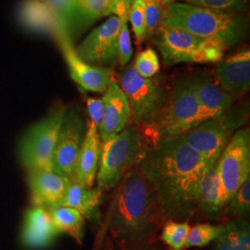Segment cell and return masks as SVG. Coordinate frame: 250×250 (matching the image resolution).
<instances>
[{"mask_svg": "<svg viewBox=\"0 0 250 250\" xmlns=\"http://www.w3.org/2000/svg\"><path fill=\"white\" fill-rule=\"evenodd\" d=\"M224 208H226L225 214L232 218L247 220L250 217V178L242 185Z\"/></svg>", "mask_w": 250, "mask_h": 250, "instance_id": "cell-29", "label": "cell"}, {"mask_svg": "<svg viewBox=\"0 0 250 250\" xmlns=\"http://www.w3.org/2000/svg\"><path fill=\"white\" fill-rule=\"evenodd\" d=\"M102 193L99 188L85 187L72 179L61 205L78 210L84 219L91 222H98L100 220Z\"/></svg>", "mask_w": 250, "mask_h": 250, "instance_id": "cell-22", "label": "cell"}, {"mask_svg": "<svg viewBox=\"0 0 250 250\" xmlns=\"http://www.w3.org/2000/svg\"><path fill=\"white\" fill-rule=\"evenodd\" d=\"M152 38L167 66L178 63L219 62L226 50L218 41L171 27H159Z\"/></svg>", "mask_w": 250, "mask_h": 250, "instance_id": "cell-8", "label": "cell"}, {"mask_svg": "<svg viewBox=\"0 0 250 250\" xmlns=\"http://www.w3.org/2000/svg\"><path fill=\"white\" fill-rule=\"evenodd\" d=\"M224 224H197L190 228L186 242V249L188 248H202L214 241L223 232Z\"/></svg>", "mask_w": 250, "mask_h": 250, "instance_id": "cell-28", "label": "cell"}, {"mask_svg": "<svg viewBox=\"0 0 250 250\" xmlns=\"http://www.w3.org/2000/svg\"><path fill=\"white\" fill-rule=\"evenodd\" d=\"M118 83L130 105L131 124L146 132L148 131L161 115L168 99L169 90L158 76H141L133 64L125 66Z\"/></svg>", "mask_w": 250, "mask_h": 250, "instance_id": "cell-7", "label": "cell"}, {"mask_svg": "<svg viewBox=\"0 0 250 250\" xmlns=\"http://www.w3.org/2000/svg\"><path fill=\"white\" fill-rule=\"evenodd\" d=\"M103 101V118L99 127L101 142L119 134L132 123L129 102L118 82L112 81L101 98Z\"/></svg>", "mask_w": 250, "mask_h": 250, "instance_id": "cell-15", "label": "cell"}, {"mask_svg": "<svg viewBox=\"0 0 250 250\" xmlns=\"http://www.w3.org/2000/svg\"><path fill=\"white\" fill-rule=\"evenodd\" d=\"M120 20L116 15L109 16L106 21L94 29L75 48L76 53L85 62L107 67L118 62Z\"/></svg>", "mask_w": 250, "mask_h": 250, "instance_id": "cell-13", "label": "cell"}, {"mask_svg": "<svg viewBox=\"0 0 250 250\" xmlns=\"http://www.w3.org/2000/svg\"><path fill=\"white\" fill-rule=\"evenodd\" d=\"M191 226L188 222L168 220L162 226L161 238L171 250L186 249V242Z\"/></svg>", "mask_w": 250, "mask_h": 250, "instance_id": "cell-27", "label": "cell"}, {"mask_svg": "<svg viewBox=\"0 0 250 250\" xmlns=\"http://www.w3.org/2000/svg\"><path fill=\"white\" fill-rule=\"evenodd\" d=\"M250 119L248 104L235 105L218 116L198 124L180 138L208 162L218 161L236 131Z\"/></svg>", "mask_w": 250, "mask_h": 250, "instance_id": "cell-6", "label": "cell"}, {"mask_svg": "<svg viewBox=\"0 0 250 250\" xmlns=\"http://www.w3.org/2000/svg\"><path fill=\"white\" fill-rule=\"evenodd\" d=\"M85 103L87 107V112L89 115V122L93 123L99 128L103 118V111H104L102 99L85 97Z\"/></svg>", "mask_w": 250, "mask_h": 250, "instance_id": "cell-35", "label": "cell"}, {"mask_svg": "<svg viewBox=\"0 0 250 250\" xmlns=\"http://www.w3.org/2000/svg\"><path fill=\"white\" fill-rule=\"evenodd\" d=\"M128 20L131 22L137 43H143L145 34L144 0H134L128 13Z\"/></svg>", "mask_w": 250, "mask_h": 250, "instance_id": "cell-34", "label": "cell"}, {"mask_svg": "<svg viewBox=\"0 0 250 250\" xmlns=\"http://www.w3.org/2000/svg\"><path fill=\"white\" fill-rule=\"evenodd\" d=\"M119 20H120V29H119L118 62L121 64V66H126L133 56L131 36H130V32L128 28V15L120 16Z\"/></svg>", "mask_w": 250, "mask_h": 250, "instance_id": "cell-33", "label": "cell"}, {"mask_svg": "<svg viewBox=\"0 0 250 250\" xmlns=\"http://www.w3.org/2000/svg\"><path fill=\"white\" fill-rule=\"evenodd\" d=\"M218 171L224 192V207L250 178V129L242 127L232 135L218 160Z\"/></svg>", "mask_w": 250, "mask_h": 250, "instance_id": "cell-10", "label": "cell"}, {"mask_svg": "<svg viewBox=\"0 0 250 250\" xmlns=\"http://www.w3.org/2000/svg\"><path fill=\"white\" fill-rule=\"evenodd\" d=\"M198 124L199 106L192 77L185 76L174 83L159 119L146 133L154 146L180 137Z\"/></svg>", "mask_w": 250, "mask_h": 250, "instance_id": "cell-5", "label": "cell"}, {"mask_svg": "<svg viewBox=\"0 0 250 250\" xmlns=\"http://www.w3.org/2000/svg\"><path fill=\"white\" fill-rule=\"evenodd\" d=\"M128 250H155V249L152 247L151 245H150V242H149V243H146V244H143V245L133 247V248H131V249H129Z\"/></svg>", "mask_w": 250, "mask_h": 250, "instance_id": "cell-37", "label": "cell"}, {"mask_svg": "<svg viewBox=\"0 0 250 250\" xmlns=\"http://www.w3.org/2000/svg\"><path fill=\"white\" fill-rule=\"evenodd\" d=\"M160 26L181 29L194 36L212 39L227 50L247 37L250 21L245 13L175 2L163 8Z\"/></svg>", "mask_w": 250, "mask_h": 250, "instance_id": "cell-3", "label": "cell"}, {"mask_svg": "<svg viewBox=\"0 0 250 250\" xmlns=\"http://www.w3.org/2000/svg\"><path fill=\"white\" fill-rule=\"evenodd\" d=\"M133 65L135 71L145 78L156 76L161 69L159 57L150 47L138 54Z\"/></svg>", "mask_w": 250, "mask_h": 250, "instance_id": "cell-30", "label": "cell"}, {"mask_svg": "<svg viewBox=\"0 0 250 250\" xmlns=\"http://www.w3.org/2000/svg\"><path fill=\"white\" fill-rule=\"evenodd\" d=\"M116 1L119 7V12H120L118 17L123 15H128L129 9L134 0H116Z\"/></svg>", "mask_w": 250, "mask_h": 250, "instance_id": "cell-36", "label": "cell"}, {"mask_svg": "<svg viewBox=\"0 0 250 250\" xmlns=\"http://www.w3.org/2000/svg\"><path fill=\"white\" fill-rule=\"evenodd\" d=\"M209 163L180 137L152 146L139 168L155 189L166 221L195 212L197 182Z\"/></svg>", "mask_w": 250, "mask_h": 250, "instance_id": "cell-1", "label": "cell"}, {"mask_svg": "<svg viewBox=\"0 0 250 250\" xmlns=\"http://www.w3.org/2000/svg\"><path fill=\"white\" fill-rule=\"evenodd\" d=\"M144 1H153V2H161V0H144Z\"/></svg>", "mask_w": 250, "mask_h": 250, "instance_id": "cell-39", "label": "cell"}, {"mask_svg": "<svg viewBox=\"0 0 250 250\" xmlns=\"http://www.w3.org/2000/svg\"><path fill=\"white\" fill-rule=\"evenodd\" d=\"M213 242V250H250V223L246 219L232 218Z\"/></svg>", "mask_w": 250, "mask_h": 250, "instance_id": "cell-23", "label": "cell"}, {"mask_svg": "<svg viewBox=\"0 0 250 250\" xmlns=\"http://www.w3.org/2000/svg\"><path fill=\"white\" fill-rule=\"evenodd\" d=\"M70 180L52 170L29 171L28 185L34 206L49 208L61 205Z\"/></svg>", "mask_w": 250, "mask_h": 250, "instance_id": "cell-17", "label": "cell"}, {"mask_svg": "<svg viewBox=\"0 0 250 250\" xmlns=\"http://www.w3.org/2000/svg\"><path fill=\"white\" fill-rule=\"evenodd\" d=\"M47 209L58 232L67 233L77 243L82 244L84 234L83 215L78 210L65 206H54Z\"/></svg>", "mask_w": 250, "mask_h": 250, "instance_id": "cell-24", "label": "cell"}, {"mask_svg": "<svg viewBox=\"0 0 250 250\" xmlns=\"http://www.w3.org/2000/svg\"><path fill=\"white\" fill-rule=\"evenodd\" d=\"M219 85L235 101L250 90V51L244 48L236 53L223 58L214 72Z\"/></svg>", "mask_w": 250, "mask_h": 250, "instance_id": "cell-14", "label": "cell"}, {"mask_svg": "<svg viewBox=\"0 0 250 250\" xmlns=\"http://www.w3.org/2000/svg\"><path fill=\"white\" fill-rule=\"evenodd\" d=\"M100 150L101 140L99 128L93 123L88 122L72 179L85 187L93 188L99 170Z\"/></svg>", "mask_w": 250, "mask_h": 250, "instance_id": "cell-19", "label": "cell"}, {"mask_svg": "<svg viewBox=\"0 0 250 250\" xmlns=\"http://www.w3.org/2000/svg\"><path fill=\"white\" fill-rule=\"evenodd\" d=\"M163 6L161 2L144 1V17H145V34L144 40L152 38L161 24L163 13Z\"/></svg>", "mask_w": 250, "mask_h": 250, "instance_id": "cell-32", "label": "cell"}, {"mask_svg": "<svg viewBox=\"0 0 250 250\" xmlns=\"http://www.w3.org/2000/svg\"><path fill=\"white\" fill-rule=\"evenodd\" d=\"M58 232L48 209L34 206L25 214L21 239L24 246L32 250H41L52 244Z\"/></svg>", "mask_w": 250, "mask_h": 250, "instance_id": "cell-18", "label": "cell"}, {"mask_svg": "<svg viewBox=\"0 0 250 250\" xmlns=\"http://www.w3.org/2000/svg\"><path fill=\"white\" fill-rule=\"evenodd\" d=\"M183 3L229 12L244 13L249 9L248 0H179Z\"/></svg>", "mask_w": 250, "mask_h": 250, "instance_id": "cell-31", "label": "cell"}, {"mask_svg": "<svg viewBox=\"0 0 250 250\" xmlns=\"http://www.w3.org/2000/svg\"><path fill=\"white\" fill-rule=\"evenodd\" d=\"M177 1H179V0H161V3L163 7H166V6L172 4V3H175Z\"/></svg>", "mask_w": 250, "mask_h": 250, "instance_id": "cell-38", "label": "cell"}, {"mask_svg": "<svg viewBox=\"0 0 250 250\" xmlns=\"http://www.w3.org/2000/svg\"><path fill=\"white\" fill-rule=\"evenodd\" d=\"M192 81L199 106V124L220 115L235 103L219 85L213 74L200 72L193 76Z\"/></svg>", "mask_w": 250, "mask_h": 250, "instance_id": "cell-16", "label": "cell"}, {"mask_svg": "<svg viewBox=\"0 0 250 250\" xmlns=\"http://www.w3.org/2000/svg\"><path fill=\"white\" fill-rule=\"evenodd\" d=\"M67 106L56 104L48 114L33 125L20 146V160L29 171L52 170L55 147Z\"/></svg>", "mask_w": 250, "mask_h": 250, "instance_id": "cell-9", "label": "cell"}, {"mask_svg": "<svg viewBox=\"0 0 250 250\" xmlns=\"http://www.w3.org/2000/svg\"><path fill=\"white\" fill-rule=\"evenodd\" d=\"M19 17L22 25L30 31L52 35L54 37L62 25L46 0H23Z\"/></svg>", "mask_w": 250, "mask_h": 250, "instance_id": "cell-21", "label": "cell"}, {"mask_svg": "<svg viewBox=\"0 0 250 250\" xmlns=\"http://www.w3.org/2000/svg\"><path fill=\"white\" fill-rule=\"evenodd\" d=\"M166 220L159 197L139 165L129 170L115 188L107 213V230L129 249L149 243Z\"/></svg>", "mask_w": 250, "mask_h": 250, "instance_id": "cell-2", "label": "cell"}, {"mask_svg": "<svg viewBox=\"0 0 250 250\" xmlns=\"http://www.w3.org/2000/svg\"><path fill=\"white\" fill-rule=\"evenodd\" d=\"M80 5L82 29L109 14L119 16L116 0H78Z\"/></svg>", "mask_w": 250, "mask_h": 250, "instance_id": "cell-26", "label": "cell"}, {"mask_svg": "<svg viewBox=\"0 0 250 250\" xmlns=\"http://www.w3.org/2000/svg\"><path fill=\"white\" fill-rule=\"evenodd\" d=\"M195 205L206 214L220 212L224 208V192L218 171V161L210 162L197 182Z\"/></svg>", "mask_w": 250, "mask_h": 250, "instance_id": "cell-20", "label": "cell"}, {"mask_svg": "<svg viewBox=\"0 0 250 250\" xmlns=\"http://www.w3.org/2000/svg\"><path fill=\"white\" fill-rule=\"evenodd\" d=\"M87 125L77 108L67 107L55 147L53 171L72 180Z\"/></svg>", "mask_w": 250, "mask_h": 250, "instance_id": "cell-11", "label": "cell"}, {"mask_svg": "<svg viewBox=\"0 0 250 250\" xmlns=\"http://www.w3.org/2000/svg\"><path fill=\"white\" fill-rule=\"evenodd\" d=\"M55 38L61 47L72 80L83 90L104 94L109 83L114 80L112 70L83 62L76 53L71 36L63 25L58 30Z\"/></svg>", "mask_w": 250, "mask_h": 250, "instance_id": "cell-12", "label": "cell"}, {"mask_svg": "<svg viewBox=\"0 0 250 250\" xmlns=\"http://www.w3.org/2000/svg\"><path fill=\"white\" fill-rule=\"evenodd\" d=\"M152 146L146 131L132 124L101 142L97 188L102 192L115 189L125 174L145 160Z\"/></svg>", "mask_w": 250, "mask_h": 250, "instance_id": "cell-4", "label": "cell"}, {"mask_svg": "<svg viewBox=\"0 0 250 250\" xmlns=\"http://www.w3.org/2000/svg\"><path fill=\"white\" fill-rule=\"evenodd\" d=\"M59 21L72 36L82 29L80 5L78 0H46Z\"/></svg>", "mask_w": 250, "mask_h": 250, "instance_id": "cell-25", "label": "cell"}]
</instances>
